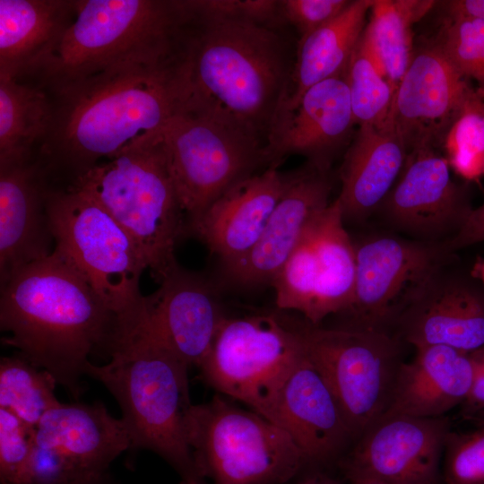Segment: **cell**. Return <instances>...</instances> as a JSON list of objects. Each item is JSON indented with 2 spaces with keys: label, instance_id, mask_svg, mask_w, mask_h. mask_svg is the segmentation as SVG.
<instances>
[{
  "label": "cell",
  "instance_id": "9a60e30c",
  "mask_svg": "<svg viewBox=\"0 0 484 484\" xmlns=\"http://www.w3.org/2000/svg\"><path fill=\"white\" fill-rule=\"evenodd\" d=\"M451 430L445 417L383 416L359 437L341 462L349 480L438 484L440 462Z\"/></svg>",
  "mask_w": 484,
  "mask_h": 484
},
{
  "label": "cell",
  "instance_id": "f1b7e54d",
  "mask_svg": "<svg viewBox=\"0 0 484 484\" xmlns=\"http://www.w3.org/2000/svg\"><path fill=\"white\" fill-rule=\"evenodd\" d=\"M435 4L431 0H374L362 37L396 91L414 55L412 25Z\"/></svg>",
  "mask_w": 484,
  "mask_h": 484
},
{
  "label": "cell",
  "instance_id": "ba28073f",
  "mask_svg": "<svg viewBox=\"0 0 484 484\" xmlns=\"http://www.w3.org/2000/svg\"><path fill=\"white\" fill-rule=\"evenodd\" d=\"M47 208L55 249L119 316L144 308L143 255L125 229L91 195L71 186L51 187Z\"/></svg>",
  "mask_w": 484,
  "mask_h": 484
},
{
  "label": "cell",
  "instance_id": "30bf717a",
  "mask_svg": "<svg viewBox=\"0 0 484 484\" xmlns=\"http://www.w3.org/2000/svg\"><path fill=\"white\" fill-rule=\"evenodd\" d=\"M306 355L333 394L354 438L386 411L402 362L387 332L302 327Z\"/></svg>",
  "mask_w": 484,
  "mask_h": 484
},
{
  "label": "cell",
  "instance_id": "e575fe53",
  "mask_svg": "<svg viewBox=\"0 0 484 484\" xmlns=\"http://www.w3.org/2000/svg\"><path fill=\"white\" fill-rule=\"evenodd\" d=\"M442 458L445 484H484V423L465 432L450 430Z\"/></svg>",
  "mask_w": 484,
  "mask_h": 484
},
{
  "label": "cell",
  "instance_id": "cb8c5ba5",
  "mask_svg": "<svg viewBox=\"0 0 484 484\" xmlns=\"http://www.w3.org/2000/svg\"><path fill=\"white\" fill-rule=\"evenodd\" d=\"M34 443L62 455L91 481L132 447L122 419L111 416L99 403L55 405L35 428Z\"/></svg>",
  "mask_w": 484,
  "mask_h": 484
},
{
  "label": "cell",
  "instance_id": "7a4b0ae2",
  "mask_svg": "<svg viewBox=\"0 0 484 484\" xmlns=\"http://www.w3.org/2000/svg\"><path fill=\"white\" fill-rule=\"evenodd\" d=\"M53 90L56 105L39 162L48 176L69 173V185L183 111L173 55L117 65Z\"/></svg>",
  "mask_w": 484,
  "mask_h": 484
},
{
  "label": "cell",
  "instance_id": "83f0119b",
  "mask_svg": "<svg viewBox=\"0 0 484 484\" xmlns=\"http://www.w3.org/2000/svg\"><path fill=\"white\" fill-rule=\"evenodd\" d=\"M373 4L374 0L351 1L337 17L298 39L287 94L278 112L294 106L313 85L344 75Z\"/></svg>",
  "mask_w": 484,
  "mask_h": 484
},
{
  "label": "cell",
  "instance_id": "d590c367",
  "mask_svg": "<svg viewBox=\"0 0 484 484\" xmlns=\"http://www.w3.org/2000/svg\"><path fill=\"white\" fill-rule=\"evenodd\" d=\"M34 445V429L0 409L1 484H22Z\"/></svg>",
  "mask_w": 484,
  "mask_h": 484
},
{
  "label": "cell",
  "instance_id": "8d00e7d4",
  "mask_svg": "<svg viewBox=\"0 0 484 484\" xmlns=\"http://www.w3.org/2000/svg\"><path fill=\"white\" fill-rule=\"evenodd\" d=\"M348 0H282L279 1L281 18L299 34V39L341 13L350 4Z\"/></svg>",
  "mask_w": 484,
  "mask_h": 484
},
{
  "label": "cell",
  "instance_id": "4fadbf2b",
  "mask_svg": "<svg viewBox=\"0 0 484 484\" xmlns=\"http://www.w3.org/2000/svg\"><path fill=\"white\" fill-rule=\"evenodd\" d=\"M355 245L353 299L345 312L355 327L385 331L427 281L451 264L445 242H427L394 235H375Z\"/></svg>",
  "mask_w": 484,
  "mask_h": 484
},
{
  "label": "cell",
  "instance_id": "8fae6325",
  "mask_svg": "<svg viewBox=\"0 0 484 484\" xmlns=\"http://www.w3.org/2000/svg\"><path fill=\"white\" fill-rule=\"evenodd\" d=\"M159 134L188 223L266 163L262 144L205 117L177 114Z\"/></svg>",
  "mask_w": 484,
  "mask_h": 484
},
{
  "label": "cell",
  "instance_id": "5b68a950",
  "mask_svg": "<svg viewBox=\"0 0 484 484\" xmlns=\"http://www.w3.org/2000/svg\"><path fill=\"white\" fill-rule=\"evenodd\" d=\"M186 14V1H75L73 22L35 74L56 89L117 65L167 59Z\"/></svg>",
  "mask_w": 484,
  "mask_h": 484
},
{
  "label": "cell",
  "instance_id": "2e32d148",
  "mask_svg": "<svg viewBox=\"0 0 484 484\" xmlns=\"http://www.w3.org/2000/svg\"><path fill=\"white\" fill-rule=\"evenodd\" d=\"M471 210L448 160L435 150L408 155L399 180L377 209L395 230L427 242L448 241Z\"/></svg>",
  "mask_w": 484,
  "mask_h": 484
},
{
  "label": "cell",
  "instance_id": "1f68e13d",
  "mask_svg": "<svg viewBox=\"0 0 484 484\" xmlns=\"http://www.w3.org/2000/svg\"><path fill=\"white\" fill-rule=\"evenodd\" d=\"M364 31V30H363ZM355 124L387 123L396 90L385 78L362 35L344 73Z\"/></svg>",
  "mask_w": 484,
  "mask_h": 484
},
{
  "label": "cell",
  "instance_id": "9c48e42d",
  "mask_svg": "<svg viewBox=\"0 0 484 484\" xmlns=\"http://www.w3.org/2000/svg\"><path fill=\"white\" fill-rule=\"evenodd\" d=\"M305 355L302 327L272 314L225 316L199 368L215 390L272 420L283 385Z\"/></svg>",
  "mask_w": 484,
  "mask_h": 484
},
{
  "label": "cell",
  "instance_id": "60d3db41",
  "mask_svg": "<svg viewBox=\"0 0 484 484\" xmlns=\"http://www.w3.org/2000/svg\"><path fill=\"white\" fill-rule=\"evenodd\" d=\"M298 484H340L339 481L326 474L316 473L306 478Z\"/></svg>",
  "mask_w": 484,
  "mask_h": 484
},
{
  "label": "cell",
  "instance_id": "e0dca14e",
  "mask_svg": "<svg viewBox=\"0 0 484 484\" xmlns=\"http://www.w3.org/2000/svg\"><path fill=\"white\" fill-rule=\"evenodd\" d=\"M449 264L427 281L394 324L414 348L442 345L470 353L484 347V288L472 276L451 272Z\"/></svg>",
  "mask_w": 484,
  "mask_h": 484
},
{
  "label": "cell",
  "instance_id": "d6a6232c",
  "mask_svg": "<svg viewBox=\"0 0 484 484\" xmlns=\"http://www.w3.org/2000/svg\"><path fill=\"white\" fill-rule=\"evenodd\" d=\"M436 43L466 79L479 83L484 96V22L447 17Z\"/></svg>",
  "mask_w": 484,
  "mask_h": 484
},
{
  "label": "cell",
  "instance_id": "52a82bcc",
  "mask_svg": "<svg viewBox=\"0 0 484 484\" xmlns=\"http://www.w3.org/2000/svg\"><path fill=\"white\" fill-rule=\"evenodd\" d=\"M185 431L197 475L214 484H282L309 463L283 428L219 395L189 407Z\"/></svg>",
  "mask_w": 484,
  "mask_h": 484
},
{
  "label": "cell",
  "instance_id": "484cf974",
  "mask_svg": "<svg viewBox=\"0 0 484 484\" xmlns=\"http://www.w3.org/2000/svg\"><path fill=\"white\" fill-rule=\"evenodd\" d=\"M407 160L404 144L390 120L380 126L360 125L340 169L337 199L343 219L367 220L394 186Z\"/></svg>",
  "mask_w": 484,
  "mask_h": 484
},
{
  "label": "cell",
  "instance_id": "74e56055",
  "mask_svg": "<svg viewBox=\"0 0 484 484\" xmlns=\"http://www.w3.org/2000/svg\"><path fill=\"white\" fill-rule=\"evenodd\" d=\"M484 241V203L472 209L458 232L447 243L455 251Z\"/></svg>",
  "mask_w": 484,
  "mask_h": 484
},
{
  "label": "cell",
  "instance_id": "f35d334b",
  "mask_svg": "<svg viewBox=\"0 0 484 484\" xmlns=\"http://www.w3.org/2000/svg\"><path fill=\"white\" fill-rule=\"evenodd\" d=\"M472 365V383L464 403L471 410L484 408V347L469 353Z\"/></svg>",
  "mask_w": 484,
  "mask_h": 484
},
{
  "label": "cell",
  "instance_id": "6da1fadb",
  "mask_svg": "<svg viewBox=\"0 0 484 484\" xmlns=\"http://www.w3.org/2000/svg\"><path fill=\"white\" fill-rule=\"evenodd\" d=\"M186 3L174 51L183 113L211 118L264 148L288 91V43L271 24L227 12L218 0Z\"/></svg>",
  "mask_w": 484,
  "mask_h": 484
},
{
  "label": "cell",
  "instance_id": "d4e9b609",
  "mask_svg": "<svg viewBox=\"0 0 484 484\" xmlns=\"http://www.w3.org/2000/svg\"><path fill=\"white\" fill-rule=\"evenodd\" d=\"M415 350L413 359L400 366L383 416L443 417L469 396L472 383L469 353L442 345Z\"/></svg>",
  "mask_w": 484,
  "mask_h": 484
},
{
  "label": "cell",
  "instance_id": "3957f363",
  "mask_svg": "<svg viewBox=\"0 0 484 484\" xmlns=\"http://www.w3.org/2000/svg\"><path fill=\"white\" fill-rule=\"evenodd\" d=\"M119 326V316L56 249L1 284L0 327L10 334L3 344L49 372L73 397L90 356L109 355Z\"/></svg>",
  "mask_w": 484,
  "mask_h": 484
},
{
  "label": "cell",
  "instance_id": "f546056e",
  "mask_svg": "<svg viewBox=\"0 0 484 484\" xmlns=\"http://www.w3.org/2000/svg\"><path fill=\"white\" fill-rule=\"evenodd\" d=\"M52 115L53 105L40 89L0 77V166L31 160L33 146L49 131Z\"/></svg>",
  "mask_w": 484,
  "mask_h": 484
},
{
  "label": "cell",
  "instance_id": "7c38bea8",
  "mask_svg": "<svg viewBox=\"0 0 484 484\" xmlns=\"http://www.w3.org/2000/svg\"><path fill=\"white\" fill-rule=\"evenodd\" d=\"M355 278V245L336 198L308 223L271 284L279 309L299 312L318 325L350 308Z\"/></svg>",
  "mask_w": 484,
  "mask_h": 484
},
{
  "label": "cell",
  "instance_id": "ab89813d",
  "mask_svg": "<svg viewBox=\"0 0 484 484\" xmlns=\"http://www.w3.org/2000/svg\"><path fill=\"white\" fill-rule=\"evenodd\" d=\"M449 18L472 19L484 22V0L445 2Z\"/></svg>",
  "mask_w": 484,
  "mask_h": 484
},
{
  "label": "cell",
  "instance_id": "b9f144b4",
  "mask_svg": "<svg viewBox=\"0 0 484 484\" xmlns=\"http://www.w3.org/2000/svg\"><path fill=\"white\" fill-rule=\"evenodd\" d=\"M471 276L478 280L484 288V259L479 258L475 263Z\"/></svg>",
  "mask_w": 484,
  "mask_h": 484
},
{
  "label": "cell",
  "instance_id": "7402d4cb",
  "mask_svg": "<svg viewBox=\"0 0 484 484\" xmlns=\"http://www.w3.org/2000/svg\"><path fill=\"white\" fill-rule=\"evenodd\" d=\"M48 173L31 160L0 166L1 284L22 266L51 255Z\"/></svg>",
  "mask_w": 484,
  "mask_h": 484
},
{
  "label": "cell",
  "instance_id": "ffe728a7",
  "mask_svg": "<svg viewBox=\"0 0 484 484\" xmlns=\"http://www.w3.org/2000/svg\"><path fill=\"white\" fill-rule=\"evenodd\" d=\"M291 177L276 167L249 176L225 191L187 229L224 267L229 266L256 244Z\"/></svg>",
  "mask_w": 484,
  "mask_h": 484
},
{
  "label": "cell",
  "instance_id": "ee69618b",
  "mask_svg": "<svg viewBox=\"0 0 484 484\" xmlns=\"http://www.w3.org/2000/svg\"><path fill=\"white\" fill-rule=\"evenodd\" d=\"M182 484H200L196 476H186L184 478Z\"/></svg>",
  "mask_w": 484,
  "mask_h": 484
},
{
  "label": "cell",
  "instance_id": "277c9868",
  "mask_svg": "<svg viewBox=\"0 0 484 484\" xmlns=\"http://www.w3.org/2000/svg\"><path fill=\"white\" fill-rule=\"evenodd\" d=\"M109 356L102 366L90 362L85 375L116 399L132 447L158 454L185 477L197 476L185 431L186 413L192 405L188 367L152 331L145 304L138 316L120 320Z\"/></svg>",
  "mask_w": 484,
  "mask_h": 484
},
{
  "label": "cell",
  "instance_id": "ac0fdd59",
  "mask_svg": "<svg viewBox=\"0 0 484 484\" xmlns=\"http://www.w3.org/2000/svg\"><path fill=\"white\" fill-rule=\"evenodd\" d=\"M355 125L344 75L322 81L309 89L294 106L273 119L264 157L278 167L284 157L300 154L309 163L328 169L332 155L341 147Z\"/></svg>",
  "mask_w": 484,
  "mask_h": 484
},
{
  "label": "cell",
  "instance_id": "5bb4252c",
  "mask_svg": "<svg viewBox=\"0 0 484 484\" xmlns=\"http://www.w3.org/2000/svg\"><path fill=\"white\" fill-rule=\"evenodd\" d=\"M483 94L473 90L440 46L414 52L395 92L389 120L409 154L445 144L463 112Z\"/></svg>",
  "mask_w": 484,
  "mask_h": 484
},
{
  "label": "cell",
  "instance_id": "4316f807",
  "mask_svg": "<svg viewBox=\"0 0 484 484\" xmlns=\"http://www.w3.org/2000/svg\"><path fill=\"white\" fill-rule=\"evenodd\" d=\"M74 13L75 1L0 0V77L35 74Z\"/></svg>",
  "mask_w": 484,
  "mask_h": 484
},
{
  "label": "cell",
  "instance_id": "7bdbcfd3",
  "mask_svg": "<svg viewBox=\"0 0 484 484\" xmlns=\"http://www.w3.org/2000/svg\"><path fill=\"white\" fill-rule=\"evenodd\" d=\"M350 484H393L379 480L367 479V478H358L350 480Z\"/></svg>",
  "mask_w": 484,
  "mask_h": 484
},
{
  "label": "cell",
  "instance_id": "44dd1931",
  "mask_svg": "<svg viewBox=\"0 0 484 484\" xmlns=\"http://www.w3.org/2000/svg\"><path fill=\"white\" fill-rule=\"evenodd\" d=\"M332 185L327 169L309 163L292 173L261 237L241 259L225 267L241 286L272 283L312 219L329 205Z\"/></svg>",
  "mask_w": 484,
  "mask_h": 484
},
{
  "label": "cell",
  "instance_id": "836d02e7",
  "mask_svg": "<svg viewBox=\"0 0 484 484\" xmlns=\"http://www.w3.org/2000/svg\"><path fill=\"white\" fill-rule=\"evenodd\" d=\"M454 168L472 179L484 174V98L463 112L445 141Z\"/></svg>",
  "mask_w": 484,
  "mask_h": 484
},
{
  "label": "cell",
  "instance_id": "8992f818",
  "mask_svg": "<svg viewBox=\"0 0 484 484\" xmlns=\"http://www.w3.org/2000/svg\"><path fill=\"white\" fill-rule=\"evenodd\" d=\"M159 130L134 139L68 185L91 195L125 229L158 283L177 264L175 247L185 214Z\"/></svg>",
  "mask_w": 484,
  "mask_h": 484
},
{
  "label": "cell",
  "instance_id": "d6986e66",
  "mask_svg": "<svg viewBox=\"0 0 484 484\" xmlns=\"http://www.w3.org/2000/svg\"><path fill=\"white\" fill-rule=\"evenodd\" d=\"M145 297L150 326L188 367H199L210 352L225 315L212 285L178 264Z\"/></svg>",
  "mask_w": 484,
  "mask_h": 484
},
{
  "label": "cell",
  "instance_id": "603a6c76",
  "mask_svg": "<svg viewBox=\"0 0 484 484\" xmlns=\"http://www.w3.org/2000/svg\"><path fill=\"white\" fill-rule=\"evenodd\" d=\"M271 421L290 436L309 463L329 461L354 438L333 394L307 355L283 385Z\"/></svg>",
  "mask_w": 484,
  "mask_h": 484
},
{
  "label": "cell",
  "instance_id": "4dcf8cb0",
  "mask_svg": "<svg viewBox=\"0 0 484 484\" xmlns=\"http://www.w3.org/2000/svg\"><path fill=\"white\" fill-rule=\"evenodd\" d=\"M57 385L47 370L22 356L3 357L0 361V409H4L32 429L43 415L60 402Z\"/></svg>",
  "mask_w": 484,
  "mask_h": 484
}]
</instances>
